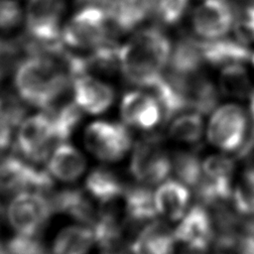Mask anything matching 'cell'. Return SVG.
<instances>
[{
    "label": "cell",
    "instance_id": "cell-19",
    "mask_svg": "<svg viewBox=\"0 0 254 254\" xmlns=\"http://www.w3.org/2000/svg\"><path fill=\"white\" fill-rule=\"evenodd\" d=\"M189 190L174 180L165 182L155 193V203L159 213L171 220H178L183 215L190 202Z\"/></svg>",
    "mask_w": 254,
    "mask_h": 254
},
{
    "label": "cell",
    "instance_id": "cell-4",
    "mask_svg": "<svg viewBox=\"0 0 254 254\" xmlns=\"http://www.w3.org/2000/svg\"><path fill=\"white\" fill-rule=\"evenodd\" d=\"M247 127L245 110L237 104H225L212 114L207 127V139L218 149L238 152L248 137Z\"/></svg>",
    "mask_w": 254,
    "mask_h": 254
},
{
    "label": "cell",
    "instance_id": "cell-40",
    "mask_svg": "<svg viewBox=\"0 0 254 254\" xmlns=\"http://www.w3.org/2000/svg\"><path fill=\"white\" fill-rule=\"evenodd\" d=\"M181 254H206V250H199V249H195V248L187 246V248L185 250H183L181 252Z\"/></svg>",
    "mask_w": 254,
    "mask_h": 254
},
{
    "label": "cell",
    "instance_id": "cell-15",
    "mask_svg": "<svg viewBox=\"0 0 254 254\" xmlns=\"http://www.w3.org/2000/svg\"><path fill=\"white\" fill-rule=\"evenodd\" d=\"M175 234L167 224L153 221L147 224L130 244L133 254H173Z\"/></svg>",
    "mask_w": 254,
    "mask_h": 254
},
{
    "label": "cell",
    "instance_id": "cell-11",
    "mask_svg": "<svg viewBox=\"0 0 254 254\" xmlns=\"http://www.w3.org/2000/svg\"><path fill=\"white\" fill-rule=\"evenodd\" d=\"M234 12L226 0H204L192 13L193 31L200 37L214 40L229 32Z\"/></svg>",
    "mask_w": 254,
    "mask_h": 254
},
{
    "label": "cell",
    "instance_id": "cell-33",
    "mask_svg": "<svg viewBox=\"0 0 254 254\" xmlns=\"http://www.w3.org/2000/svg\"><path fill=\"white\" fill-rule=\"evenodd\" d=\"M190 0H152L151 14L165 25H175L183 18Z\"/></svg>",
    "mask_w": 254,
    "mask_h": 254
},
{
    "label": "cell",
    "instance_id": "cell-1",
    "mask_svg": "<svg viewBox=\"0 0 254 254\" xmlns=\"http://www.w3.org/2000/svg\"><path fill=\"white\" fill-rule=\"evenodd\" d=\"M171 50V42L161 29H142L119 47V69L130 83L152 88L170 62Z\"/></svg>",
    "mask_w": 254,
    "mask_h": 254
},
{
    "label": "cell",
    "instance_id": "cell-13",
    "mask_svg": "<svg viewBox=\"0 0 254 254\" xmlns=\"http://www.w3.org/2000/svg\"><path fill=\"white\" fill-rule=\"evenodd\" d=\"M72 81L74 102L82 111L97 115L112 105L115 93L109 84L88 73L75 76Z\"/></svg>",
    "mask_w": 254,
    "mask_h": 254
},
{
    "label": "cell",
    "instance_id": "cell-38",
    "mask_svg": "<svg viewBox=\"0 0 254 254\" xmlns=\"http://www.w3.org/2000/svg\"><path fill=\"white\" fill-rule=\"evenodd\" d=\"M238 254H254V235L246 234L238 243Z\"/></svg>",
    "mask_w": 254,
    "mask_h": 254
},
{
    "label": "cell",
    "instance_id": "cell-41",
    "mask_svg": "<svg viewBox=\"0 0 254 254\" xmlns=\"http://www.w3.org/2000/svg\"><path fill=\"white\" fill-rule=\"evenodd\" d=\"M250 111L254 119V91H252V93L250 94Z\"/></svg>",
    "mask_w": 254,
    "mask_h": 254
},
{
    "label": "cell",
    "instance_id": "cell-42",
    "mask_svg": "<svg viewBox=\"0 0 254 254\" xmlns=\"http://www.w3.org/2000/svg\"><path fill=\"white\" fill-rule=\"evenodd\" d=\"M0 254H8L7 246H5L1 241H0Z\"/></svg>",
    "mask_w": 254,
    "mask_h": 254
},
{
    "label": "cell",
    "instance_id": "cell-34",
    "mask_svg": "<svg viewBox=\"0 0 254 254\" xmlns=\"http://www.w3.org/2000/svg\"><path fill=\"white\" fill-rule=\"evenodd\" d=\"M234 162L224 155H210L202 163V171L207 179L223 184H231Z\"/></svg>",
    "mask_w": 254,
    "mask_h": 254
},
{
    "label": "cell",
    "instance_id": "cell-8",
    "mask_svg": "<svg viewBox=\"0 0 254 254\" xmlns=\"http://www.w3.org/2000/svg\"><path fill=\"white\" fill-rule=\"evenodd\" d=\"M160 138L149 136L136 143L130 162V173L139 182L156 185L169 176L172 162L159 146Z\"/></svg>",
    "mask_w": 254,
    "mask_h": 254
},
{
    "label": "cell",
    "instance_id": "cell-29",
    "mask_svg": "<svg viewBox=\"0 0 254 254\" xmlns=\"http://www.w3.org/2000/svg\"><path fill=\"white\" fill-rule=\"evenodd\" d=\"M202 130V116L201 114L193 111L178 116L172 122L169 129V134L176 141L195 143L201 138Z\"/></svg>",
    "mask_w": 254,
    "mask_h": 254
},
{
    "label": "cell",
    "instance_id": "cell-23",
    "mask_svg": "<svg viewBox=\"0 0 254 254\" xmlns=\"http://www.w3.org/2000/svg\"><path fill=\"white\" fill-rule=\"evenodd\" d=\"M85 188L101 204L114 202L126 190L119 177L106 168L94 169L86 178Z\"/></svg>",
    "mask_w": 254,
    "mask_h": 254
},
{
    "label": "cell",
    "instance_id": "cell-6",
    "mask_svg": "<svg viewBox=\"0 0 254 254\" xmlns=\"http://www.w3.org/2000/svg\"><path fill=\"white\" fill-rule=\"evenodd\" d=\"M56 143L58 140L50 114L38 113L21 123L15 148L24 158L41 163L49 158Z\"/></svg>",
    "mask_w": 254,
    "mask_h": 254
},
{
    "label": "cell",
    "instance_id": "cell-5",
    "mask_svg": "<svg viewBox=\"0 0 254 254\" xmlns=\"http://www.w3.org/2000/svg\"><path fill=\"white\" fill-rule=\"evenodd\" d=\"M84 144L96 158L106 162L122 159L131 147V134L125 125L105 120L90 123L84 131Z\"/></svg>",
    "mask_w": 254,
    "mask_h": 254
},
{
    "label": "cell",
    "instance_id": "cell-43",
    "mask_svg": "<svg viewBox=\"0 0 254 254\" xmlns=\"http://www.w3.org/2000/svg\"><path fill=\"white\" fill-rule=\"evenodd\" d=\"M7 69H5L4 67H2V66H0V82L2 81V79L4 78V76H5V74L7 73Z\"/></svg>",
    "mask_w": 254,
    "mask_h": 254
},
{
    "label": "cell",
    "instance_id": "cell-28",
    "mask_svg": "<svg viewBox=\"0 0 254 254\" xmlns=\"http://www.w3.org/2000/svg\"><path fill=\"white\" fill-rule=\"evenodd\" d=\"M81 109L76 103H66L60 108H52L50 116L53 121L58 142L67 140L81 120Z\"/></svg>",
    "mask_w": 254,
    "mask_h": 254
},
{
    "label": "cell",
    "instance_id": "cell-44",
    "mask_svg": "<svg viewBox=\"0 0 254 254\" xmlns=\"http://www.w3.org/2000/svg\"><path fill=\"white\" fill-rule=\"evenodd\" d=\"M2 215H3V207L0 203V222H1V218H2Z\"/></svg>",
    "mask_w": 254,
    "mask_h": 254
},
{
    "label": "cell",
    "instance_id": "cell-25",
    "mask_svg": "<svg viewBox=\"0 0 254 254\" xmlns=\"http://www.w3.org/2000/svg\"><path fill=\"white\" fill-rule=\"evenodd\" d=\"M94 241L93 231L81 226H69L57 236L53 254H86Z\"/></svg>",
    "mask_w": 254,
    "mask_h": 254
},
{
    "label": "cell",
    "instance_id": "cell-35",
    "mask_svg": "<svg viewBox=\"0 0 254 254\" xmlns=\"http://www.w3.org/2000/svg\"><path fill=\"white\" fill-rule=\"evenodd\" d=\"M6 246L8 254H50L44 243L35 235H16Z\"/></svg>",
    "mask_w": 254,
    "mask_h": 254
},
{
    "label": "cell",
    "instance_id": "cell-17",
    "mask_svg": "<svg viewBox=\"0 0 254 254\" xmlns=\"http://www.w3.org/2000/svg\"><path fill=\"white\" fill-rule=\"evenodd\" d=\"M204 62L211 65L244 64L251 60L252 53L246 45L229 39L200 42Z\"/></svg>",
    "mask_w": 254,
    "mask_h": 254
},
{
    "label": "cell",
    "instance_id": "cell-18",
    "mask_svg": "<svg viewBox=\"0 0 254 254\" xmlns=\"http://www.w3.org/2000/svg\"><path fill=\"white\" fill-rule=\"evenodd\" d=\"M54 212L67 213L74 219L93 225L97 214L88 198L78 189H65L49 198Z\"/></svg>",
    "mask_w": 254,
    "mask_h": 254
},
{
    "label": "cell",
    "instance_id": "cell-20",
    "mask_svg": "<svg viewBox=\"0 0 254 254\" xmlns=\"http://www.w3.org/2000/svg\"><path fill=\"white\" fill-rule=\"evenodd\" d=\"M203 62L200 41L184 37L177 42L171 54V72L182 76L195 75Z\"/></svg>",
    "mask_w": 254,
    "mask_h": 254
},
{
    "label": "cell",
    "instance_id": "cell-16",
    "mask_svg": "<svg viewBox=\"0 0 254 254\" xmlns=\"http://www.w3.org/2000/svg\"><path fill=\"white\" fill-rule=\"evenodd\" d=\"M151 4L152 0H115L105 10L115 31L126 33L151 14Z\"/></svg>",
    "mask_w": 254,
    "mask_h": 254
},
{
    "label": "cell",
    "instance_id": "cell-14",
    "mask_svg": "<svg viewBox=\"0 0 254 254\" xmlns=\"http://www.w3.org/2000/svg\"><path fill=\"white\" fill-rule=\"evenodd\" d=\"M174 234L177 240L189 247L207 250L214 236L211 215L207 212L204 205L195 204L184 215Z\"/></svg>",
    "mask_w": 254,
    "mask_h": 254
},
{
    "label": "cell",
    "instance_id": "cell-30",
    "mask_svg": "<svg viewBox=\"0 0 254 254\" xmlns=\"http://www.w3.org/2000/svg\"><path fill=\"white\" fill-rule=\"evenodd\" d=\"M179 179L190 187H196L203 178L202 165L197 155L191 152H179L173 161Z\"/></svg>",
    "mask_w": 254,
    "mask_h": 254
},
{
    "label": "cell",
    "instance_id": "cell-10",
    "mask_svg": "<svg viewBox=\"0 0 254 254\" xmlns=\"http://www.w3.org/2000/svg\"><path fill=\"white\" fill-rule=\"evenodd\" d=\"M64 7V0H28L26 26L29 37L40 43L59 42Z\"/></svg>",
    "mask_w": 254,
    "mask_h": 254
},
{
    "label": "cell",
    "instance_id": "cell-21",
    "mask_svg": "<svg viewBox=\"0 0 254 254\" xmlns=\"http://www.w3.org/2000/svg\"><path fill=\"white\" fill-rule=\"evenodd\" d=\"M112 203L102 204L93 223L94 241L102 250L110 251L121 246L123 240V226L117 218Z\"/></svg>",
    "mask_w": 254,
    "mask_h": 254
},
{
    "label": "cell",
    "instance_id": "cell-2",
    "mask_svg": "<svg viewBox=\"0 0 254 254\" xmlns=\"http://www.w3.org/2000/svg\"><path fill=\"white\" fill-rule=\"evenodd\" d=\"M56 58L62 57L31 55L18 64L14 84L26 103L50 110L66 91L71 80L67 62Z\"/></svg>",
    "mask_w": 254,
    "mask_h": 254
},
{
    "label": "cell",
    "instance_id": "cell-3",
    "mask_svg": "<svg viewBox=\"0 0 254 254\" xmlns=\"http://www.w3.org/2000/svg\"><path fill=\"white\" fill-rule=\"evenodd\" d=\"M113 28L103 7L86 5L76 12L62 31V42L79 50H95L105 44L115 42Z\"/></svg>",
    "mask_w": 254,
    "mask_h": 254
},
{
    "label": "cell",
    "instance_id": "cell-36",
    "mask_svg": "<svg viewBox=\"0 0 254 254\" xmlns=\"http://www.w3.org/2000/svg\"><path fill=\"white\" fill-rule=\"evenodd\" d=\"M22 20V10L15 0H0V30L16 28Z\"/></svg>",
    "mask_w": 254,
    "mask_h": 254
},
{
    "label": "cell",
    "instance_id": "cell-9",
    "mask_svg": "<svg viewBox=\"0 0 254 254\" xmlns=\"http://www.w3.org/2000/svg\"><path fill=\"white\" fill-rule=\"evenodd\" d=\"M54 212L51 201L42 193L24 191L10 202L8 218L20 234L36 235Z\"/></svg>",
    "mask_w": 254,
    "mask_h": 254
},
{
    "label": "cell",
    "instance_id": "cell-7",
    "mask_svg": "<svg viewBox=\"0 0 254 254\" xmlns=\"http://www.w3.org/2000/svg\"><path fill=\"white\" fill-rule=\"evenodd\" d=\"M53 187L54 181L48 171L38 170L18 157H8L0 162V192L44 194Z\"/></svg>",
    "mask_w": 254,
    "mask_h": 254
},
{
    "label": "cell",
    "instance_id": "cell-26",
    "mask_svg": "<svg viewBox=\"0 0 254 254\" xmlns=\"http://www.w3.org/2000/svg\"><path fill=\"white\" fill-rule=\"evenodd\" d=\"M188 99L190 109L202 115L209 113L215 107L218 93L208 79L192 75L188 82Z\"/></svg>",
    "mask_w": 254,
    "mask_h": 254
},
{
    "label": "cell",
    "instance_id": "cell-24",
    "mask_svg": "<svg viewBox=\"0 0 254 254\" xmlns=\"http://www.w3.org/2000/svg\"><path fill=\"white\" fill-rule=\"evenodd\" d=\"M124 196L129 223L136 225L155 218L158 210L150 189L141 186L130 187L125 190Z\"/></svg>",
    "mask_w": 254,
    "mask_h": 254
},
{
    "label": "cell",
    "instance_id": "cell-12",
    "mask_svg": "<svg viewBox=\"0 0 254 254\" xmlns=\"http://www.w3.org/2000/svg\"><path fill=\"white\" fill-rule=\"evenodd\" d=\"M120 115L126 125L150 131L160 123L163 111L155 95L133 90L123 95Z\"/></svg>",
    "mask_w": 254,
    "mask_h": 254
},
{
    "label": "cell",
    "instance_id": "cell-31",
    "mask_svg": "<svg viewBox=\"0 0 254 254\" xmlns=\"http://www.w3.org/2000/svg\"><path fill=\"white\" fill-rule=\"evenodd\" d=\"M233 201L237 212L254 215V167L248 168L241 176L233 192Z\"/></svg>",
    "mask_w": 254,
    "mask_h": 254
},
{
    "label": "cell",
    "instance_id": "cell-39",
    "mask_svg": "<svg viewBox=\"0 0 254 254\" xmlns=\"http://www.w3.org/2000/svg\"><path fill=\"white\" fill-rule=\"evenodd\" d=\"M11 128L0 124V157L11 145Z\"/></svg>",
    "mask_w": 254,
    "mask_h": 254
},
{
    "label": "cell",
    "instance_id": "cell-32",
    "mask_svg": "<svg viewBox=\"0 0 254 254\" xmlns=\"http://www.w3.org/2000/svg\"><path fill=\"white\" fill-rule=\"evenodd\" d=\"M25 101L12 92L0 93V124L14 128L24 121L27 113Z\"/></svg>",
    "mask_w": 254,
    "mask_h": 254
},
{
    "label": "cell",
    "instance_id": "cell-27",
    "mask_svg": "<svg viewBox=\"0 0 254 254\" xmlns=\"http://www.w3.org/2000/svg\"><path fill=\"white\" fill-rule=\"evenodd\" d=\"M219 87L227 96L242 98L251 94L252 83L247 69L240 64L222 67L219 76Z\"/></svg>",
    "mask_w": 254,
    "mask_h": 254
},
{
    "label": "cell",
    "instance_id": "cell-22",
    "mask_svg": "<svg viewBox=\"0 0 254 254\" xmlns=\"http://www.w3.org/2000/svg\"><path fill=\"white\" fill-rule=\"evenodd\" d=\"M85 159L73 146L65 143L59 145L49 161V171L59 180H76L85 169Z\"/></svg>",
    "mask_w": 254,
    "mask_h": 254
},
{
    "label": "cell",
    "instance_id": "cell-37",
    "mask_svg": "<svg viewBox=\"0 0 254 254\" xmlns=\"http://www.w3.org/2000/svg\"><path fill=\"white\" fill-rule=\"evenodd\" d=\"M21 48H24L23 41L9 40L0 36V66L8 70L16 62Z\"/></svg>",
    "mask_w": 254,
    "mask_h": 254
}]
</instances>
